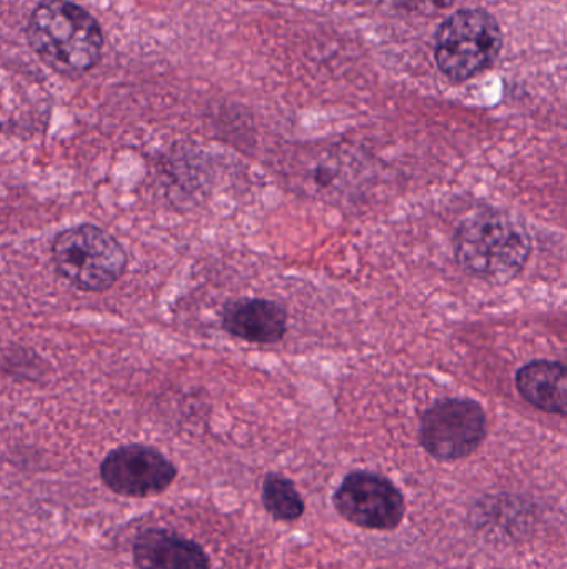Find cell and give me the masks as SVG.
<instances>
[{
    "instance_id": "7",
    "label": "cell",
    "mask_w": 567,
    "mask_h": 569,
    "mask_svg": "<svg viewBox=\"0 0 567 569\" xmlns=\"http://www.w3.org/2000/svg\"><path fill=\"white\" fill-rule=\"evenodd\" d=\"M179 470L159 448L126 443L113 448L100 463L103 485L115 495L149 498L172 487Z\"/></svg>"
},
{
    "instance_id": "3",
    "label": "cell",
    "mask_w": 567,
    "mask_h": 569,
    "mask_svg": "<svg viewBox=\"0 0 567 569\" xmlns=\"http://www.w3.org/2000/svg\"><path fill=\"white\" fill-rule=\"evenodd\" d=\"M57 273L83 293H103L120 282L129 267L122 243L93 223H80L57 233L50 247Z\"/></svg>"
},
{
    "instance_id": "2",
    "label": "cell",
    "mask_w": 567,
    "mask_h": 569,
    "mask_svg": "<svg viewBox=\"0 0 567 569\" xmlns=\"http://www.w3.org/2000/svg\"><path fill=\"white\" fill-rule=\"evenodd\" d=\"M453 252L463 272L483 282L505 284L525 272L533 242L518 219L488 207L459 222Z\"/></svg>"
},
{
    "instance_id": "10",
    "label": "cell",
    "mask_w": 567,
    "mask_h": 569,
    "mask_svg": "<svg viewBox=\"0 0 567 569\" xmlns=\"http://www.w3.org/2000/svg\"><path fill=\"white\" fill-rule=\"evenodd\" d=\"M516 388L526 403L548 415H567V370L563 361L533 360L518 368Z\"/></svg>"
},
{
    "instance_id": "5",
    "label": "cell",
    "mask_w": 567,
    "mask_h": 569,
    "mask_svg": "<svg viewBox=\"0 0 567 569\" xmlns=\"http://www.w3.org/2000/svg\"><path fill=\"white\" fill-rule=\"evenodd\" d=\"M488 437V417L478 400L439 398L419 417L418 441L423 450L443 463L465 460Z\"/></svg>"
},
{
    "instance_id": "4",
    "label": "cell",
    "mask_w": 567,
    "mask_h": 569,
    "mask_svg": "<svg viewBox=\"0 0 567 569\" xmlns=\"http://www.w3.org/2000/svg\"><path fill=\"white\" fill-rule=\"evenodd\" d=\"M502 49V27L486 10H458L443 20L436 32V63L455 82L485 72L496 62Z\"/></svg>"
},
{
    "instance_id": "11",
    "label": "cell",
    "mask_w": 567,
    "mask_h": 569,
    "mask_svg": "<svg viewBox=\"0 0 567 569\" xmlns=\"http://www.w3.org/2000/svg\"><path fill=\"white\" fill-rule=\"evenodd\" d=\"M262 505L276 521L295 523L305 515V500L295 483L282 473H269L263 478Z\"/></svg>"
},
{
    "instance_id": "12",
    "label": "cell",
    "mask_w": 567,
    "mask_h": 569,
    "mask_svg": "<svg viewBox=\"0 0 567 569\" xmlns=\"http://www.w3.org/2000/svg\"><path fill=\"white\" fill-rule=\"evenodd\" d=\"M396 2L405 9L412 10V12L433 16V13L449 9L456 0H396Z\"/></svg>"
},
{
    "instance_id": "6",
    "label": "cell",
    "mask_w": 567,
    "mask_h": 569,
    "mask_svg": "<svg viewBox=\"0 0 567 569\" xmlns=\"http://www.w3.org/2000/svg\"><path fill=\"white\" fill-rule=\"evenodd\" d=\"M332 501L343 520L363 530L393 531L405 520L406 500L402 490L376 471H350Z\"/></svg>"
},
{
    "instance_id": "1",
    "label": "cell",
    "mask_w": 567,
    "mask_h": 569,
    "mask_svg": "<svg viewBox=\"0 0 567 569\" xmlns=\"http://www.w3.org/2000/svg\"><path fill=\"white\" fill-rule=\"evenodd\" d=\"M26 37L49 69L69 77L95 69L105 47L99 20L73 0H40L27 20Z\"/></svg>"
},
{
    "instance_id": "9",
    "label": "cell",
    "mask_w": 567,
    "mask_h": 569,
    "mask_svg": "<svg viewBox=\"0 0 567 569\" xmlns=\"http://www.w3.org/2000/svg\"><path fill=\"white\" fill-rule=\"evenodd\" d=\"M136 569H210L202 545L172 530L149 528L136 535L132 547Z\"/></svg>"
},
{
    "instance_id": "8",
    "label": "cell",
    "mask_w": 567,
    "mask_h": 569,
    "mask_svg": "<svg viewBox=\"0 0 567 569\" xmlns=\"http://www.w3.org/2000/svg\"><path fill=\"white\" fill-rule=\"evenodd\" d=\"M222 327L249 343H279L288 331V311L269 298H236L223 305Z\"/></svg>"
}]
</instances>
